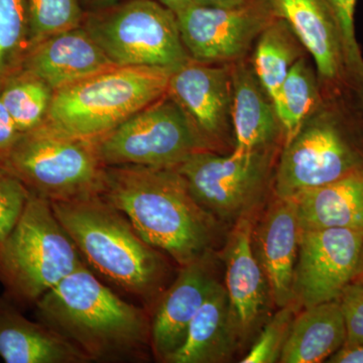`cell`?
<instances>
[{
    "label": "cell",
    "instance_id": "cell-9",
    "mask_svg": "<svg viewBox=\"0 0 363 363\" xmlns=\"http://www.w3.org/2000/svg\"><path fill=\"white\" fill-rule=\"evenodd\" d=\"M281 150L250 154L201 150L177 167L196 200L222 223L255 216L274 193Z\"/></svg>",
    "mask_w": 363,
    "mask_h": 363
},
{
    "label": "cell",
    "instance_id": "cell-1",
    "mask_svg": "<svg viewBox=\"0 0 363 363\" xmlns=\"http://www.w3.org/2000/svg\"><path fill=\"white\" fill-rule=\"evenodd\" d=\"M100 195L180 267L213 252L221 238L222 222L196 200L177 168L105 167Z\"/></svg>",
    "mask_w": 363,
    "mask_h": 363
},
{
    "label": "cell",
    "instance_id": "cell-4",
    "mask_svg": "<svg viewBox=\"0 0 363 363\" xmlns=\"http://www.w3.org/2000/svg\"><path fill=\"white\" fill-rule=\"evenodd\" d=\"M363 168V118L354 93L322 96L316 111L284 145L274 195L295 197Z\"/></svg>",
    "mask_w": 363,
    "mask_h": 363
},
{
    "label": "cell",
    "instance_id": "cell-25",
    "mask_svg": "<svg viewBox=\"0 0 363 363\" xmlns=\"http://www.w3.org/2000/svg\"><path fill=\"white\" fill-rule=\"evenodd\" d=\"M2 101L21 133L47 123L55 90L32 72L20 68L0 80Z\"/></svg>",
    "mask_w": 363,
    "mask_h": 363
},
{
    "label": "cell",
    "instance_id": "cell-14",
    "mask_svg": "<svg viewBox=\"0 0 363 363\" xmlns=\"http://www.w3.org/2000/svg\"><path fill=\"white\" fill-rule=\"evenodd\" d=\"M314 60L322 96L353 92L347 55L335 14L326 0H267ZM354 93V92H353Z\"/></svg>",
    "mask_w": 363,
    "mask_h": 363
},
{
    "label": "cell",
    "instance_id": "cell-35",
    "mask_svg": "<svg viewBox=\"0 0 363 363\" xmlns=\"http://www.w3.org/2000/svg\"><path fill=\"white\" fill-rule=\"evenodd\" d=\"M247 0H192L196 4L205 6L233 7L245 4Z\"/></svg>",
    "mask_w": 363,
    "mask_h": 363
},
{
    "label": "cell",
    "instance_id": "cell-38",
    "mask_svg": "<svg viewBox=\"0 0 363 363\" xmlns=\"http://www.w3.org/2000/svg\"><path fill=\"white\" fill-rule=\"evenodd\" d=\"M352 283L360 284L363 285V247L362 253H360L359 260H358L357 272H355L354 279Z\"/></svg>",
    "mask_w": 363,
    "mask_h": 363
},
{
    "label": "cell",
    "instance_id": "cell-15",
    "mask_svg": "<svg viewBox=\"0 0 363 363\" xmlns=\"http://www.w3.org/2000/svg\"><path fill=\"white\" fill-rule=\"evenodd\" d=\"M255 221V216L236 221L222 253L231 318L240 347L264 326L274 305L266 277L253 253Z\"/></svg>",
    "mask_w": 363,
    "mask_h": 363
},
{
    "label": "cell",
    "instance_id": "cell-5",
    "mask_svg": "<svg viewBox=\"0 0 363 363\" xmlns=\"http://www.w3.org/2000/svg\"><path fill=\"white\" fill-rule=\"evenodd\" d=\"M172 71L113 66L55 91L47 123L94 140L164 96Z\"/></svg>",
    "mask_w": 363,
    "mask_h": 363
},
{
    "label": "cell",
    "instance_id": "cell-26",
    "mask_svg": "<svg viewBox=\"0 0 363 363\" xmlns=\"http://www.w3.org/2000/svg\"><path fill=\"white\" fill-rule=\"evenodd\" d=\"M321 100L316 68L307 55L294 64L274 104L285 133V145L297 135Z\"/></svg>",
    "mask_w": 363,
    "mask_h": 363
},
{
    "label": "cell",
    "instance_id": "cell-16",
    "mask_svg": "<svg viewBox=\"0 0 363 363\" xmlns=\"http://www.w3.org/2000/svg\"><path fill=\"white\" fill-rule=\"evenodd\" d=\"M218 279L212 252L181 267L174 283L157 298L150 314V350L164 362L185 341L189 326Z\"/></svg>",
    "mask_w": 363,
    "mask_h": 363
},
{
    "label": "cell",
    "instance_id": "cell-31",
    "mask_svg": "<svg viewBox=\"0 0 363 363\" xmlns=\"http://www.w3.org/2000/svg\"><path fill=\"white\" fill-rule=\"evenodd\" d=\"M30 194L13 173L0 164V247L18 223Z\"/></svg>",
    "mask_w": 363,
    "mask_h": 363
},
{
    "label": "cell",
    "instance_id": "cell-36",
    "mask_svg": "<svg viewBox=\"0 0 363 363\" xmlns=\"http://www.w3.org/2000/svg\"><path fill=\"white\" fill-rule=\"evenodd\" d=\"M80 1L85 11H91L113 6L124 0H80Z\"/></svg>",
    "mask_w": 363,
    "mask_h": 363
},
{
    "label": "cell",
    "instance_id": "cell-19",
    "mask_svg": "<svg viewBox=\"0 0 363 363\" xmlns=\"http://www.w3.org/2000/svg\"><path fill=\"white\" fill-rule=\"evenodd\" d=\"M113 66L80 26L32 45L21 68L39 76L56 91Z\"/></svg>",
    "mask_w": 363,
    "mask_h": 363
},
{
    "label": "cell",
    "instance_id": "cell-18",
    "mask_svg": "<svg viewBox=\"0 0 363 363\" xmlns=\"http://www.w3.org/2000/svg\"><path fill=\"white\" fill-rule=\"evenodd\" d=\"M233 125L235 154L281 150L285 133L278 111L260 84L250 57L231 64Z\"/></svg>",
    "mask_w": 363,
    "mask_h": 363
},
{
    "label": "cell",
    "instance_id": "cell-8",
    "mask_svg": "<svg viewBox=\"0 0 363 363\" xmlns=\"http://www.w3.org/2000/svg\"><path fill=\"white\" fill-rule=\"evenodd\" d=\"M81 26L116 66L173 72L191 59L175 13L155 0H124L85 11Z\"/></svg>",
    "mask_w": 363,
    "mask_h": 363
},
{
    "label": "cell",
    "instance_id": "cell-21",
    "mask_svg": "<svg viewBox=\"0 0 363 363\" xmlns=\"http://www.w3.org/2000/svg\"><path fill=\"white\" fill-rule=\"evenodd\" d=\"M240 347L225 286L217 281L193 318L185 341L164 362H226Z\"/></svg>",
    "mask_w": 363,
    "mask_h": 363
},
{
    "label": "cell",
    "instance_id": "cell-29",
    "mask_svg": "<svg viewBox=\"0 0 363 363\" xmlns=\"http://www.w3.org/2000/svg\"><path fill=\"white\" fill-rule=\"evenodd\" d=\"M279 309L260 329L252 348L240 360L241 363L279 362L298 308L295 303H291Z\"/></svg>",
    "mask_w": 363,
    "mask_h": 363
},
{
    "label": "cell",
    "instance_id": "cell-10",
    "mask_svg": "<svg viewBox=\"0 0 363 363\" xmlns=\"http://www.w3.org/2000/svg\"><path fill=\"white\" fill-rule=\"evenodd\" d=\"M104 167L177 168L208 150L183 109L168 94L91 140Z\"/></svg>",
    "mask_w": 363,
    "mask_h": 363
},
{
    "label": "cell",
    "instance_id": "cell-3",
    "mask_svg": "<svg viewBox=\"0 0 363 363\" xmlns=\"http://www.w3.org/2000/svg\"><path fill=\"white\" fill-rule=\"evenodd\" d=\"M51 205L86 266L145 307L156 304L166 290L168 262L125 215L101 195Z\"/></svg>",
    "mask_w": 363,
    "mask_h": 363
},
{
    "label": "cell",
    "instance_id": "cell-12",
    "mask_svg": "<svg viewBox=\"0 0 363 363\" xmlns=\"http://www.w3.org/2000/svg\"><path fill=\"white\" fill-rule=\"evenodd\" d=\"M363 247V231L302 230L293 283V303L309 308L338 300L352 283Z\"/></svg>",
    "mask_w": 363,
    "mask_h": 363
},
{
    "label": "cell",
    "instance_id": "cell-28",
    "mask_svg": "<svg viewBox=\"0 0 363 363\" xmlns=\"http://www.w3.org/2000/svg\"><path fill=\"white\" fill-rule=\"evenodd\" d=\"M32 45L56 33L78 28L85 11L80 0H26ZM32 48V47H30Z\"/></svg>",
    "mask_w": 363,
    "mask_h": 363
},
{
    "label": "cell",
    "instance_id": "cell-22",
    "mask_svg": "<svg viewBox=\"0 0 363 363\" xmlns=\"http://www.w3.org/2000/svg\"><path fill=\"white\" fill-rule=\"evenodd\" d=\"M292 198L302 230L363 231V168Z\"/></svg>",
    "mask_w": 363,
    "mask_h": 363
},
{
    "label": "cell",
    "instance_id": "cell-24",
    "mask_svg": "<svg viewBox=\"0 0 363 363\" xmlns=\"http://www.w3.org/2000/svg\"><path fill=\"white\" fill-rule=\"evenodd\" d=\"M307 55L304 45L283 18H277L260 33L250 52V61L274 104L294 64Z\"/></svg>",
    "mask_w": 363,
    "mask_h": 363
},
{
    "label": "cell",
    "instance_id": "cell-37",
    "mask_svg": "<svg viewBox=\"0 0 363 363\" xmlns=\"http://www.w3.org/2000/svg\"><path fill=\"white\" fill-rule=\"evenodd\" d=\"M155 1L159 2V4L166 6L167 9H171L176 14L189 6L192 0H155Z\"/></svg>",
    "mask_w": 363,
    "mask_h": 363
},
{
    "label": "cell",
    "instance_id": "cell-13",
    "mask_svg": "<svg viewBox=\"0 0 363 363\" xmlns=\"http://www.w3.org/2000/svg\"><path fill=\"white\" fill-rule=\"evenodd\" d=\"M167 94L185 112L208 150L233 152L231 64L191 58L172 72Z\"/></svg>",
    "mask_w": 363,
    "mask_h": 363
},
{
    "label": "cell",
    "instance_id": "cell-23",
    "mask_svg": "<svg viewBox=\"0 0 363 363\" xmlns=\"http://www.w3.org/2000/svg\"><path fill=\"white\" fill-rule=\"evenodd\" d=\"M345 341V324L338 300L305 308L294 319L279 362H327Z\"/></svg>",
    "mask_w": 363,
    "mask_h": 363
},
{
    "label": "cell",
    "instance_id": "cell-7",
    "mask_svg": "<svg viewBox=\"0 0 363 363\" xmlns=\"http://www.w3.org/2000/svg\"><path fill=\"white\" fill-rule=\"evenodd\" d=\"M0 164L30 193L51 203L100 195L104 188L105 167L92 140L48 123L21 133Z\"/></svg>",
    "mask_w": 363,
    "mask_h": 363
},
{
    "label": "cell",
    "instance_id": "cell-32",
    "mask_svg": "<svg viewBox=\"0 0 363 363\" xmlns=\"http://www.w3.org/2000/svg\"><path fill=\"white\" fill-rule=\"evenodd\" d=\"M338 301L346 328L344 346H363V285L350 284Z\"/></svg>",
    "mask_w": 363,
    "mask_h": 363
},
{
    "label": "cell",
    "instance_id": "cell-33",
    "mask_svg": "<svg viewBox=\"0 0 363 363\" xmlns=\"http://www.w3.org/2000/svg\"><path fill=\"white\" fill-rule=\"evenodd\" d=\"M21 135V131L16 128L13 117L2 101L0 90V161L9 154Z\"/></svg>",
    "mask_w": 363,
    "mask_h": 363
},
{
    "label": "cell",
    "instance_id": "cell-27",
    "mask_svg": "<svg viewBox=\"0 0 363 363\" xmlns=\"http://www.w3.org/2000/svg\"><path fill=\"white\" fill-rule=\"evenodd\" d=\"M30 47L26 0H0V80L21 68Z\"/></svg>",
    "mask_w": 363,
    "mask_h": 363
},
{
    "label": "cell",
    "instance_id": "cell-30",
    "mask_svg": "<svg viewBox=\"0 0 363 363\" xmlns=\"http://www.w3.org/2000/svg\"><path fill=\"white\" fill-rule=\"evenodd\" d=\"M335 14L340 28L346 55L351 85L357 91L363 86V57L355 33V9L358 0H326Z\"/></svg>",
    "mask_w": 363,
    "mask_h": 363
},
{
    "label": "cell",
    "instance_id": "cell-39",
    "mask_svg": "<svg viewBox=\"0 0 363 363\" xmlns=\"http://www.w3.org/2000/svg\"><path fill=\"white\" fill-rule=\"evenodd\" d=\"M354 97L355 100H357L358 109H359L360 114H362L363 118V86L357 93H354Z\"/></svg>",
    "mask_w": 363,
    "mask_h": 363
},
{
    "label": "cell",
    "instance_id": "cell-6",
    "mask_svg": "<svg viewBox=\"0 0 363 363\" xmlns=\"http://www.w3.org/2000/svg\"><path fill=\"white\" fill-rule=\"evenodd\" d=\"M84 264L51 202L30 194L18 223L0 247V283L18 306H35Z\"/></svg>",
    "mask_w": 363,
    "mask_h": 363
},
{
    "label": "cell",
    "instance_id": "cell-34",
    "mask_svg": "<svg viewBox=\"0 0 363 363\" xmlns=\"http://www.w3.org/2000/svg\"><path fill=\"white\" fill-rule=\"evenodd\" d=\"M329 363H363V346H343L327 359Z\"/></svg>",
    "mask_w": 363,
    "mask_h": 363
},
{
    "label": "cell",
    "instance_id": "cell-20",
    "mask_svg": "<svg viewBox=\"0 0 363 363\" xmlns=\"http://www.w3.org/2000/svg\"><path fill=\"white\" fill-rule=\"evenodd\" d=\"M0 357L6 363L90 362L63 336L23 316L6 295L0 296Z\"/></svg>",
    "mask_w": 363,
    "mask_h": 363
},
{
    "label": "cell",
    "instance_id": "cell-2",
    "mask_svg": "<svg viewBox=\"0 0 363 363\" xmlns=\"http://www.w3.org/2000/svg\"><path fill=\"white\" fill-rule=\"evenodd\" d=\"M38 321L63 336L90 362L145 359L150 314L126 302L81 264L35 304Z\"/></svg>",
    "mask_w": 363,
    "mask_h": 363
},
{
    "label": "cell",
    "instance_id": "cell-17",
    "mask_svg": "<svg viewBox=\"0 0 363 363\" xmlns=\"http://www.w3.org/2000/svg\"><path fill=\"white\" fill-rule=\"evenodd\" d=\"M302 233L294 198L274 195L266 211L253 224V253L266 277L278 308L293 303V283Z\"/></svg>",
    "mask_w": 363,
    "mask_h": 363
},
{
    "label": "cell",
    "instance_id": "cell-11",
    "mask_svg": "<svg viewBox=\"0 0 363 363\" xmlns=\"http://www.w3.org/2000/svg\"><path fill=\"white\" fill-rule=\"evenodd\" d=\"M176 16L188 54L207 64H233L247 58L260 33L279 18L267 0H247L233 7L191 2Z\"/></svg>",
    "mask_w": 363,
    "mask_h": 363
}]
</instances>
